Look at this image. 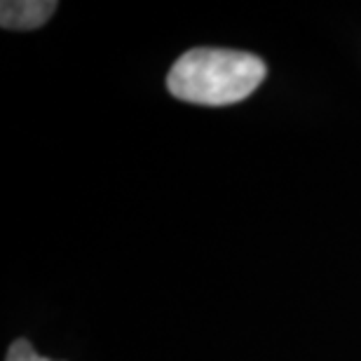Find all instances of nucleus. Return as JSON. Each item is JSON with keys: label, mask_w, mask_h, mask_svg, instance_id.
I'll return each instance as SVG.
<instances>
[{"label": "nucleus", "mask_w": 361, "mask_h": 361, "mask_svg": "<svg viewBox=\"0 0 361 361\" xmlns=\"http://www.w3.org/2000/svg\"><path fill=\"white\" fill-rule=\"evenodd\" d=\"M263 59L240 49L195 47L171 66L167 87L176 99L200 106H230L263 82Z\"/></svg>", "instance_id": "obj_1"}, {"label": "nucleus", "mask_w": 361, "mask_h": 361, "mask_svg": "<svg viewBox=\"0 0 361 361\" xmlns=\"http://www.w3.org/2000/svg\"><path fill=\"white\" fill-rule=\"evenodd\" d=\"M56 10V3H45V0H5L0 5V24L3 28H12V31H31V28L42 26L52 17Z\"/></svg>", "instance_id": "obj_2"}, {"label": "nucleus", "mask_w": 361, "mask_h": 361, "mask_svg": "<svg viewBox=\"0 0 361 361\" xmlns=\"http://www.w3.org/2000/svg\"><path fill=\"white\" fill-rule=\"evenodd\" d=\"M5 361H52V359L40 357L28 341H17V343H12L10 350H7Z\"/></svg>", "instance_id": "obj_3"}]
</instances>
